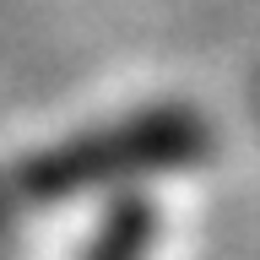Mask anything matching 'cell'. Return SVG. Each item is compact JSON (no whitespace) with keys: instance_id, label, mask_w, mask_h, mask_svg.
Here are the masks:
<instances>
[{"instance_id":"obj_1","label":"cell","mask_w":260,"mask_h":260,"mask_svg":"<svg viewBox=\"0 0 260 260\" xmlns=\"http://www.w3.org/2000/svg\"><path fill=\"white\" fill-rule=\"evenodd\" d=\"M146 244H152V217H146V206H130L109 222L92 260H146Z\"/></svg>"}]
</instances>
